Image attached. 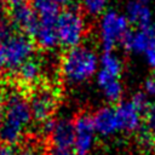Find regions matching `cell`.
Returning <instances> with one entry per match:
<instances>
[{
  "instance_id": "cell-1",
  "label": "cell",
  "mask_w": 155,
  "mask_h": 155,
  "mask_svg": "<svg viewBox=\"0 0 155 155\" xmlns=\"http://www.w3.org/2000/svg\"><path fill=\"white\" fill-rule=\"evenodd\" d=\"M31 120L29 98L19 91H11L4 101V117L0 125L1 142L12 147L21 143Z\"/></svg>"
},
{
  "instance_id": "cell-2",
  "label": "cell",
  "mask_w": 155,
  "mask_h": 155,
  "mask_svg": "<svg viewBox=\"0 0 155 155\" xmlns=\"http://www.w3.org/2000/svg\"><path fill=\"white\" fill-rule=\"evenodd\" d=\"M99 57L97 52L86 45L69 48L62 57L59 70L61 76L68 85H81L97 75Z\"/></svg>"
},
{
  "instance_id": "cell-3",
  "label": "cell",
  "mask_w": 155,
  "mask_h": 155,
  "mask_svg": "<svg viewBox=\"0 0 155 155\" xmlns=\"http://www.w3.org/2000/svg\"><path fill=\"white\" fill-rule=\"evenodd\" d=\"M59 45L65 48H74L82 45L87 33V23L84 15L74 7H67L59 12L56 22Z\"/></svg>"
},
{
  "instance_id": "cell-4",
  "label": "cell",
  "mask_w": 155,
  "mask_h": 155,
  "mask_svg": "<svg viewBox=\"0 0 155 155\" xmlns=\"http://www.w3.org/2000/svg\"><path fill=\"white\" fill-rule=\"evenodd\" d=\"M128 31L130 22L125 15L115 10H108L101 16L98 22V35L104 51H113L117 44H121Z\"/></svg>"
},
{
  "instance_id": "cell-5",
  "label": "cell",
  "mask_w": 155,
  "mask_h": 155,
  "mask_svg": "<svg viewBox=\"0 0 155 155\" xmlns=\"http://www.w3.org/2000/svg\"><path fill=\"white\" fill-rule=\"evenodd\" d=\"M5 58H6V70L16 71L23 63L33 58L35 45L29 35L23 33H15L5 42H2Z\"/></svg>"
},
{
  "instance_id": "cell-6",
  "label": "cell",
  "mask_w": 155,
  "mask_h": 155,
  "mask_svg": "<svg viewBox=\"0 0 155 155\" xmlns=\"http://www.w3.org/2000/svg\"><path fill=\"white\" fill-rule=\"evenodd\" d=\"M29 104L33 119L38 122H45L52 119L51 116L57 109L58 93L48 86L36 87L29 97Z\"/></svg>"
},
{
  "instance_id": "cell-7",
  "label": "cell",
  "mask_w": 155,
  "mask_h": 155,
  "mask_svg": "<svg viewBox=\"0 0 155 155\" xmlns=\"http://www.w3.org/2000/svg\"><path fill=\"white\" fill-rule=\"evenodd\" d=\"M74 145L75 155H90L96 145L97 132L94 130L92 116L88 114H80L74 121Z\"/></svg>"
},
{
  "instance_id": "cell-8",
  "label": "cell",
  "mask_w": 155,
  "mask_h": 155,
  "mask_svg": "<svg viewBox=\"0 0 155 155\" xmlns=\"http://www.w3.org/2000/svg\"><path fill=\"white\" fill-rule=\"evenodd\" d=\"M119 130L120 132L132 133L140 130L142 126V113L131 101L120 102L115 107Z\"/></svg>"
},
{
  "instance_id": "cell-9",
  "label": "cell",
  "mask_w": 155,
  "mask_h": 155,
  "mask_svg": "<svg viewBox=\"0 0 155 155\" xmlns=\"http://www.w3.org/2000/svg\"><path fill=\"white\" fill-rule=\"evenodd\" d=\"M92 122L97 134L102 137H110L120 132L115 107L105 105L98 108L92 115Z\"/></svg>"
},
{
  "instance_id": "cell-10",
  "label": "cell",
  "mask_w": 155,
  "mask_h": 155,
  "mask_svg": "<svg viewBox=\"0 0 155 155\" xmlns=\"http://www.w3.org/2000/svg\"><path fill=\"white\" fill-rule=\"evenodd\" d=\"M10 17V21L15 28L19 29L25 35H34L39 25V17L31 6L22 5L12 8Z\"/></svg>"
},
{
  "instance_id": "cell-11",
  "label": "cell",
  "mask_w": 155,
  "mask_h": 155,
  "mask_svg": "<svg viewBox=\"0 0 155 155\" xmlns=\"http://www.w3.org/2000/svg\"><path fill=\"white\" fill-rule=\"evenodd\" d=\"M74 122L67 117L54 120V126L48 136L52 148L71 149L74 145Z\"/></svg>"
},
{
  "instance_id": "cell-12",
  "label": "cell",
  "mask_w": 155,
  "mask_h": 155,
  "mask_svg": "<svg viewBox=\"0 0 155 155\" xmlns=\"http://www.w3.org/2000/svg\"><path fill=\"white\" fill-rule=\"evenodd\" d=\"M96 82L99 86L104 98L110 103H120L124 94V86L119 78H114L103 70H98Z\"/></svg>"
},
{
  "instance_id": "cell-13",
  "label": "cell",
  "mask_w": 155,
  "mask_h": 155,
  "mask_svg": "<svg viewBox=\"0 0 155 155\" xmlns=\"http://www.w3.org/2000/svg\"><path fill=\"white\" fill-rule=\"evenodd\" d=\"M56 22H40L39 21V25L33 35L36 45L45 51H53L56 50L57 46H59Z\"/></svg>"
},
{
  "instance_id": "cell-14",
  "label": "cell",
  "mask_w": 155,
  "mask_h": 155,
  "mask_svg": "<svg viewBox=\"0 0 155 155\" xmlns=\"http://www.w3.org/2000/svg\"><path fill=\"white\" fill-rule=\"evenodd\" d=\"M122 47L127 52L133 53H144L151 46V34L149 29H137L130 30L124 40L121 41Z\"/></svg>"
},
{
  "instance_id": "cell-15",
  "label": "cell",
  "mask_w": 155,
  "mask_h": 155,
  "mask_svg": "<svg viewBox=\"0 0 155 155\" xmlns=\"http://www.w3.org/2000/svg\"><path fill=\"white\" fill-rule=\"evenodd\" d=\"M125 16L128 19L130 24L137 25L138 29H149L151 27L153 15L148 5L132 0L126 5Z\"/></svg>"
},
{
  "instance_id": "cell-16",
  "label": "cell",
  "mask_w": 155,
  "mask_h": 155,
  "mask_svg": "<svg viewBox=\"0 0 155 155\" xmlns=\"http://www.w3.org/2000/svg\"><path fill=\"white\" fill-rule=\"evenodd\" d=\"M42 71H44V67L40 63V61L31 58L27 61L25 63H23L15 73H16L18 82L22 86L33 87L39 84L42 76Z\"/></svg>"
},
{
  "instance_id": "cell-17",
  "label": "cell",
  "mask_w": 155,
  "mask_h": 155,
  "mask_svg": "<svg viewBox=\"0 0 155 155\" xmlns=\"http://www.w3.org/2000/svg\"><path fill=\"white\" fill-rule=\"evenodd\" d=\"M31 7L40 22H56L59 15V6L54 0H31Z\"/></svg>"
},
{
  "instance_id": "cell-18",
  "label": "cell",
  "mask_w": 155,
  "mask_h": 155,
  "mask_svg": "<svg viewBox=\"0 0 155 155\" xmlns=\"http://www.w3.org/2000/svg\"><path fill=\"white\" fill-rule=\"evenodd\" d=\"M99 67L101 70L108 73L114 78H119L122 71V61L114 51H104L99 57Z\"/></svg>"
},
{
  "instance_id": "cell-19",
  "label": "cell",
  "mask_w": 155,
  "mask_h": 155,
  "mask_svg": "<svg viewBox=\"0 0 155 155\" xmlns=\"http://www.w3.org/2000/svg\"><path fill=\"white\" fill-rule=\"evenodd\" d=\"M79 1L84 12L91 17L102 16L105 11H108L109 0H79Z\"/></svg>"
},
{
  "instance_id": "cell-20",
  "label": "cell",
  "mask_w": 155,
  "mask_h": 155,
  "mask_svg": "<svg viewBox=\"0 0 155 155\" xmlns=\"http://www.w3.org/2000/svg\"><path fill=\"white\" fill-rule=\"evenodd\" d=\"M131 102L137 107V109L142 114H145V111L151 105L149 99H148V94L145 92H137V93H134L133 97L131 98Z\"/></svg>"
},
{
  "instance_id": "cell-21",
  "label": "cell",
  "mask_w": 155,
  "mask_h": 155,
  "mask_svg": "<svg viewBox=\"0 0 155 155\" xmlns=\"http://www.w3.org/2000/svg\"><path fill=\"white\" fill-rule=\"evenodd\" d=\"M145 120H144V131L151 134L155 139V104H151L149 109L145 111Z\"/></svg>"
},
{
  "instance_id": "cell-22",
  "label": "cell",
  "mask_w": 155,
  "mask_h": 155,
  "mask_svg": "<svg viewBox=\"0 0 155 155\" xmlns=\"http://www.w3.org/2000/svg\"><path fill=\"white\" fill-rule=\"evenodd\" d=\"M13 25L11 22H7L5 19H0V44L5 42L10 36L15 34Z\"/></svg>"
},
{
  "instance_id": "cell-23",
  "label": "cell",
  "mask_w": 155,
  "mask_h": 155,
  "mask_svg": "<svg viewBox=\"0 0 155 155\" xmlns=\"http://www.w3.org/2000/svg\"><path fill=\"white\" fill-rule=\"evenodd\" d=\"M16 155H42V154H41V150L38 145L27 144V145H23L19 149H17Z\"/></svg>"
},
{
  "instance_id": "cell-24",
  "label": "cell",
  "mask_w": 155,
  "mask_h": 155,
  "mask_svg": "<svg viewBox=\"0 0 155 155\" xmlns=\"http://www.w3.org/2000/svg\"><path fill=\"white\" fill-rule=\"evenodd\" d=\"M144 58H145V62L149 67L151 68H155V47L154 46H150L144 53Z\"/></svg>"
},
{
  "instance_id": "cell-25",
  "label": "cell",
  "mask_w": 155,
  "mask_h": 155,
  "mask_svg": "<svg viewBox=\"0 0 155 155\" xmlns=\"http://www.w3.org/2000/svg\"><path fill=\"white\" fill-rule=\"evenodd\" d=\"M144 90L148 96H151L153 98H155V76L147 79V81L144 82Z\"/></svg>"
},
{
  "instance_id": "cell-26",
  "label": "cell",
  "mask_w": 155,
  "mask_h": 155,
  "mask_svg": "<svg viewBox=\"0 0 155 155\" xmlns=\"http://www.w3.org/2000/svg\"><path fill=\"white\" fill-rule=\"evenodd\" d=\"M17 149H15L12 145L1 143L0 144V155H16Z\"/></svg>"
},
{
  "instance_id": "cell-27",
  "label": "cell",
  "mask_w": 155,
  "mask_h": 155,
  "mask_svg": "<svg viewBox=\"0 0 155 155\" xmlns=\"http://www.w3.org/2000/svg\"><path fill=\"white\" fill-rule=\"evenodd\" d=\"M47 155H75L74 151L70 149H59V148H51Z\"/></svg>"
},
{
  "instance_id": "cell-28",
  "label": "cell",
  "mask_w": 155,
  "mask_h": 155,
  "mask_svg": "<svg viewBox=\"0 0 155 155\" xmlns=\"http://www.w3.org/2000/svg\"><path fill=\"white\" fill-rule=\"evenodd\" d=\"M6 69V58H5V51L2 44H0V71Z\"/></svg>"
},
{
  "instance_id": "cell-29",
  "label": "cell",
  "mask_w": 155,
  "mask_h": 155,
  "mask_svg": "<svg viewBox=\"0 0 155 155\" xmlns=\"http://www.w3.org/2000/svg\"><path fill=\"white\" fill-rule=\"evenodd\" d=\"M6 5H8L10 7L15 8V7H18V6H22V5H25L27 0H5Z\"/></svg>"
},
{
  "instance_id": "cell-30",
  "label": "cell",
  "mask_w": 155,
  "mask_h": 155,
  "mask_svg": "<svg viewBox=\"0 0 155 155\" xmlns=\"http://www.w3.org/2000/svg\"><path fill=\"white\" fill-rule=\"evenodd\" d=\"M56 4L58 6H64L65 8L67 7H71V5L75 2V0H54Z\"/></svg>"
},
{
  "instance_id": "cell-31",
  "label": "cell",
  "mask_w": 155,
  "mask_h": 155,
  "mask_svg": "<svg viewBox=\"0 0 155 155\" xmlns=\"http://www.w3.org/2000/svg\"><path fill=\"white\" fill-rule=\"evenodd\" d=\"M5 6H6L5 0H0V19H2V16L5 13Z\"/></svg>"
},
{
  "instance_id": "cell-32",
  "label": "cell",
  "mask_w": 155,
  "mask_h": 155,
  "mask_svg": "<svg viewBox=\"0 0 155 155\" xmlns=\"http://www.w3.org/2000/svg\"><path fill=\"white\" fill-rule=\"evenodd\" d=\"M2 117H4V99L0 97V125H1Z\"/></svg>"
},
{
  "instance_id": "cell-33",
  "label": "cell",
  "mask_w": 155,
  "mask_h": 155,
  "mask_svg": "<svg viewBox=\"0 0 155 155\" xmlns=\"http://www.w3.org/2000/svg\"><path fill=\"white\" fill-rule=\"evenodd\" d=\"M136 1H138L140 4H144V5H148V2H150L151 0H136Z\"/></svg>"
},
{
  "instance_id": "cell-34",
  "label": "cell",
  "mask_w": 155,
  "mask_h": 155,
  "mask_svg": "<svg viewBox=\"0 0 155 155\" xmlns=\"http://www.w3.org/2000/svg\"><path fill=\"white\" fill-rule=\"evenodd\" d=\"M151 30H153V33L155 34V25H151Z\"/></svg>"
},
{
  "instance_id": "cell-35",
  "label": "cell",
  "mask_w": 155,
  "mask_h": 155,
  "mask_svg": "<svg viewBox=\"0 0 155 155\" xmlns=\"http://www.w3.org/2000/svg\"><path fill=\"white\" fill-rule=\"evenodd\" d=\"M153 148L155 149V139H154V145H153Z\"/></svg>"
}]
</instances>
